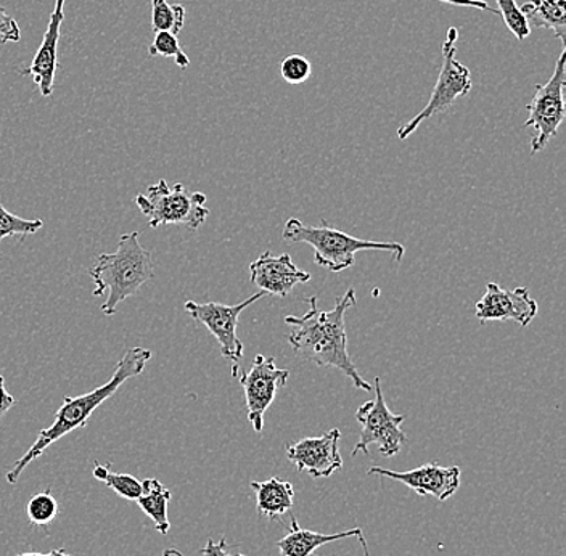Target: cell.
I'll list each match as a JSON object with an SVG mask.
<instances>
[{"instance_id":"11","label":"cell","mask_w":566,"mask_h":556,"mask_svg":"<svg viewBox=\"0 0 566 556\" xmlns=\"http://www.w3.org/2000/svg\"><path fill=\"white\" fill-rule=\"evenodd\" d=\"M539 313V304L531 297L528 289L504 290L490 282L486 292L476 303L475 315L481 324L486 322L515 321L520 327H528Z\"/></svg>"},{"instance_id":"22","label":"cell","mask_w":566,"mask_h":556,"mask_svg":"<svg viewBox=\"0 0 566 556\" xmlns=\"http://www.w3.org/2000/svg\"><path fill=\"white\" fill-rule=\"evenodd\" d=\"M44 227L41 219H23L20 216L12 214L0 204V242L7 237H28L39 232Z\"/></svg>"},{"instance_id":"7","label":"cell","mask_w":566,"mask_h":556,"mask_svg":"<svg viewBox=\"0 0 566 556\" xmlns=\"http://www.w3.org/2000/svg\"><path fill=\"white\" fill-rule=\"evenodd\" d=\"M566 48L562 44L560 56L555 65L554 74L544 84H536L533 101L526 106L530 112L523 127H533L534 137L531 140V154H539L547 147L548 141L558 134L566 116L565 108V60Z\"/></svg>"},{"instance_id":"9","label":"cell","mask_w":566,"mask_h":556,"mask_svg":"<svg viewBox=\"0 0 566 556\" xmlns=\"http://www.w3.org/2000/svg\"><path fill=\"white\" fill-rule=\"evenodd\" d=\"M264 292L256 293V295L248 297L242 303L229 304L222 303H205L198 304L195 301H187L186 313L197 321L198 324L205 325L207 331L214 336L216 342L221 346V354L226 359L233 364V375L237 377L239 371V363L243 357V343L240 342L237 335L239 328L240 314L250 307L256 301L263 300Z\"/></svg>"},{"instance_id":"8","label":"cell","mask_w":566,"mask_h":556,"mask_svg":"<svg viewBox=\"0 0 566 556\" xmlns=\"http://www.w3.org/2000/svg\"><path fill=\"white\" fill-rule=\"evenodd\" d=\"M371 392H375V399L363 403L356 412V420L359 421L363 430L352 455L356 457L359 452L369 455V448L374 444L378 445L381 455H398L407 441L405 431L401 430L406 417L396 416L388 409L380 378H375Z\"/></svg>"},{"instance_id":"1","label":"cell","mask_w":566,"mask_h":556,"mask_svg":"<svg viewBox=\"0 0 566 556\" xmlns=\"http://www.w3.org/2000/svg\"><path fill=\"white\" fill-rule=\"evenodd\" d=\"M310 311L303 317L286 315L285 324L293 327L289 343L293 353L316 364L317 367H332L342 371L354 388L374 391V386L364 380L357 371L348 350V333H346V313L356 306L357 297L354 289H349L332 311H321L317 297H307Z\"/></svg>"},{"instance_id":"6","label":"cell","mask_w":566,"mask_h":556,"mask_svg":"<svg viewBox=\"0 0 566 556\" xmlns=\"http://www.w3.org/2000/svg\"><path fill=\"white\" fill-rule=\"evenodd\" d=\"M458 39V28H449L444 44H442V66L437 86L431 92L430 101L424 105L422 112L416 118L407 122L405 126L399 127V139H409L419 129L420 124L427 122L431 116L438 115V113H444L446 109L451 108L455 104L458 98L465 97L472 91V74H470V70L455 59Z\"/></svg>"},{"instance_id":"28","label":"cell","mask_w":566,"mask_h":556,"mask_svg":"<svg viewBox=\"0 0 566 556\" xmlns=\"http://www.w3.org/2000/svg\"><path fill=\"white\" fill-rule=\"evenodd\" d=\"M203 556H245L242 554H230L228 550V542L221 539L219 542L208 541L207 547L201 550Z\"/></svg>"},{"instance_id":"16","label":"cell","mask_w":566,"mask_h":556,"mask_svg":"<svg viewBox=\"0 0 566 556\" xmlns=\"http://www.w3.org/2000/svg\"><path fill=\"white\" fill-rule=\"evenodd\" d=\"M349 537H356L363 544L366 556H369V545H367L363 529H359V527L343 531V533L322 534L316 533V531L301 529L298 520L293 516L292 524H290V533L277 542L279 556H314V552L322 547V545L349 539Z\"/></svg>"},{"instance_id":"12","label":"cell","mask_w":566,"mask_h":556,"mask_svg":"<svg viewBox=\"0 0 566 556\" xmlns=\"http://www.w3.org/2000/svg\"><path fill=\"white\" fill-rule=\"evenodd\" d=\"M367 474L399 481L412 489L416 494L422 497H434L440 502L448 501L460 487L459 466H441L438 463H427L410 471H391L381 466H370Z\"/></svg>"},{"instance_id":"32","label":"cell","mask_w":566,"mask_h":556,"mask_svg":"<svg viewBox=\"0 0 566 556\" xmlns=\"http://www.w3.org/2000/svg\"><path fill=\"white\" fill-rule=\"evenodd\" d=\"M163 556H186L184 554H180L179 550H176V548H168V550H165V554Z\"/></svg>"},{"instance_id":"5","label":"cell","mask_w":566,"mask_h":556,"mask_svg":"<svg viewBox=\"0 0 566 556\" xmlns=\"http://www.w3.org/2000/svg\"><path fill=\"white\" fill-rule=\"evenodd\" d=\"M134 201L142 214L148 219L151 229L161 225H184L198 230L210 214L207 195L201 191L190 193L182 183L169 187L165 179L148 187L147 195H137Z\"/></svg>"},{"instance_id":"13","label":"cell","mask_w":566,"mask_h":556,"mask_svg":"<svg viewBox=\"0 0 566 556\" xmlns=\"http://www.w3.org/2000/svg\"><path fill=\"white\" fill-rule=\"evenodd\" d=\"M342 438L338 428L314 438H304L295 444H286L290 462L311 478H328L343 466L338 442Z\"/></svg>"},{"instance_id":"20","label":"cell","mask_w":566,"mask_h":556,"mask_svg":"<svg viewBox=\"0 0 566 556\" xmlns=\"http://www.w3.org/2000/svg\"><path fill=\"white\" fill-rule=\"evenodd\" d=\"M186 24L184 6H171L168 0H151V28L155 33H172L179 35Z\"/></svg>"},{"instance_id":"23","label":"cell","mask_w":566,"mask_h":556,"mask_svg":"<svg viewBox=\"0 0 566 556\" xmlns=\"http://www.w3.org/2000/svg\"><path fill=\"white\" fill-rule=\"evenodd\" d=\"M150 56H171L179 69H189L190 60L180 48L179 38L172 33H155L154 42L148 49Z\"/></svg>"},{"instance_id":"25","label":"cell","mask_w":566,"mask_h":556,"mask_svg":"<svg viewBox=\"0 0 566 556\" xmlns=\"http://www.w3.org/2000/svg\"><path fill=\"white\" fill-rule=\"evenodd\" d=\"M313 74V66H311L310 60L303 55H290L282 60L281 63V76L285 83L292 84V86H300V84L306 83Z\"/></svg>"},{"instance_id":"24","label":"cell","mask_w":566,"mask_h":556,"mask_svg":"<svg viewBox=\"0 0 566 556\" xmlns=\"http://www.w3.org/2000/svg\"><path fill=\"white\" fill-rule=\"evenodd\" d=\"M495 2H497L499 15H501L504 23L507 24L511 33L515 34L518 41H525L531 33V27L525 15H523L522 10H520L516 0H495Z\"/></svg>"},{"instance_id":"29","label":"cell","mask_w":566,"mask_h":556,"mask_svg":"<svg viewBox=\"0 0 566 556\" xmlns=\"http://www.w3.org/2000/svg\"><path fill=\"white\" fill-rule=\"evenodd\" d=\"M15 398L12 395H9V391L6 389V378L0 375V420H2L3 416L15 406Z\"/></svg>"},{"instance_id":"19","label":"cell","mask_w":566,"mask_h":556,"mask_svg":"<svg viewBox=\"0 0 566 556\" xmlns=\"http://www.w3.org/2000/svg\"><path fill=\"white\" fill-rule=\"evenodd\" d=\"M171 501V492L168 491L158 480L142 481V495L137 499L142 512L155 524V529L166 536L171 529L168 518V504Z\"/></svg>"},{"instance_id":"4","label":"cell","mask_w":566,"mask_h":556,"mask_svg":"<svg viewBox=\"0 0 566 556\" xmlns=\"http://www.w3.org/2000/svg\"><path fill=\"white\" fill-rule=\"evenodd\" d=\"M282 237L286 242L306 243L313 246L316 264L335 274L353 267L356 253L359 251H384L392 254L396 262H401L405 258V246L401 243L357 239L325 221L318 225H306L300 219H289L283 227Z\"/></svg>"},{"instance_id":"10","label":"cell","mask_w":566,"mask_h":556,"mask_svg":"<svg viewBox=\"0 0 566 556\" xmlns=\"http://www.w3.org/2000/svg\"><path fill=\"white\" fill-rule=\"evenodd\" d=\"M289 378L290 370L279 368L274 357H264L263 354L254 357L253 366L240 378L245 391L248 420L256 433H263L265 412L274 402L279 389L285 388Z\"/></svg>"},{"instance_id":"27","label":"cell","mask_w":566,"mask_h":556,"mask_svg":"<svg viewBox=\"0 0 566 556\" xmlns=\"http://www.w3.org/2000/svg\"><path fill=\"white\" fill-rule=\"evenodd\" d=\"M21 39V30L15 18L10 15L3 7H0V44L18 42Z\"/></svg>"},{"instance_id":"21","label":"cell","mask_w":566,"mask_h":556,"mask_svg":"<svg viewBox=\"0 0 566 556\" xmlns=\"http://www.w3.org/2000/svg\"><path fill=\"white\" fill-rule=\"evenodd\" d=\"M60 506L51 491L39 492L27 505V515L33 526H49L59 515Z\"/></svg>"},{"instance_id":"3","label":"cell","mask_w":566,"mask_h":556,"mask_svg":"<svg viewBox=\"0 0 566 556\" xmlns=\"http://www.w3.org/2000/svg\"><path fill=\"white\" fill-rule=\"evenodd\" d=\"M94 280V296L108 293L102 304V313L112 317L119 304L155 277L150 251L139 242V232L124 233L115 253L98 254L94 267L88 271Z\"/></svg>"},{"instance_id":"17","label":"cell","mask_w":566,"mask_h":556,"mask_svg":"<svg viewBox=\"0 0 566 556\" xmlns=\"http://www.w3.org/2000/svg\"><path fill=\"white\" fill-rule=\"evenodd\" d=\"M256 494V510L269 520H281L295 504V489L289 481L271 478L268 481H251Z\"/></svg>"},{"instance_id":"14","label":"cell","mask_w":566,"mask_h":556,"mask_svg":"<svg viewBox=\"0 0 566 556\" xmlns=\"http://www.w3.org/2000/svg\"><path fill=\"white\" fill-rule=\"evenodd\" d=\"M250 280L265 295L285 297L296 285L310 282L311 274L296 267L290 254L274 256L271 251H264L256 261L251 262Z\"/></svg>"},{"instance_id":"30","label":"cell","mask_w":566,"mask_h":556,"mask_svg":"<svg viewBox=\"0 0 566 556\" xmlns=\"http://www.w3.org/2000/svg\"><path fill=\"white\" fill-rule=\"evenodd\" d=\"M437 2L449 3V6L455 7H469V9L490 10L491 13L499 15L497 10L491 9L484 0H437Z\"/></svg>"},{"instance_id":"15","label":"cell","mask_w":566,"mask_h":556,"mask_svg":"<svg viewBox=\"0 0 566 556\" xmlns=\"http://www.w3.org/2000/svg\"><path fill=\"white\" fill-rule=\"evenodd\" d=\"M66 0H55V7L42 39L39 51L35 53L30 69L24 70L23 76L33 77L35 86L41 92L42 97L49 98L53 94V84H55L56 69H59V48L60 30H62L63 20H65Z\"/></svg>"},{"instance_id":"31","label":"cell","mask_w":566,"mask_h":556,"mask_svg":"<svg viewBox=\"0 0 566 556\" xmlns=\"http://www.w3.org/2000/svg\"><path fill=\"white\" fill-rule=\"evenodd\" d=\"M17 556H73L69 552L59 548V550H52L51 554H20Z\"/></svg>"},{"instance_id":"2","label":"cell","mask_w":566,"mask_h":556,"mask_svg":"<svg viewBox=\"0 0 566 556\" xmlns=\"http://www.w3.org/2000/svg\"><path fill=\"white\" fill-rule=\"evenodd\" d=\"M151 350L145 348H130L119 360L118 366L115 368V374L105 382L104 386H98L94 391L87 395L66 396L63 399L62 406L56 410L55 420L51 427L45 428L39 433L38 439L30 451L24 453L20 460L13 465V469L7 473V481L9 484H17L20 480L21 473L24 469L34 462L35 459L42 455L48 448H51L53 442L62 439L63 436L73 433L74 430L86 428L92 413L105 402L106 399L113 398L115 392L118 391L119 386L124 385L130 378H136L145 370V366L150 363Z\"/></svg>"},{"instance_id":"18","label":"cell","mask_w":566,"mask_h":556,"mask_svg":"<svg viewBox=\"0 0 566 556\" xmlns=\"http://www.w3.org/2000/svg\"><path fill=\"white\" fill-rule=\"evenodd\" d=\"M520 10L528 24L551 30L560 44H565L566 0H530L523 3Z\"/></svg>"},{"instance_id":"26","label":"cell","mask_w":566,"mask_h":556,"mask_svg":"<svg viewBox=\"0 0 566 556\" xmlns=\"http://www.w3.org/2000/svg\"><path fill=\"white\" fill-rule=\"evenodd\" d=\"M104 483L126 501L136 502L142 495V481L130 474H116L108 470Z\"/></svg>"}]
</instances>
